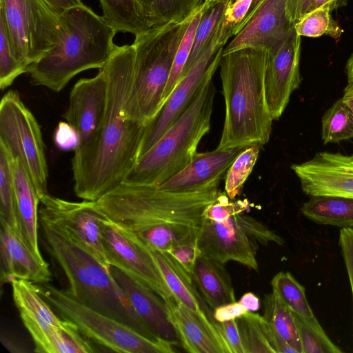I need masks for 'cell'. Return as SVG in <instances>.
I'll use <instances>...</instances> for the list:
<instances>
[{
  "instance_id": "obj_1",
  "label": "cell",
  "mask_w": 353,
  "mask_h": 353,
  "mask_svg": "<svg viewBox=\"0 0 353 353\" xmlns=\"http://www.w3.org/2000/svg\"><path fill=\"white\" fill-rule=\"evenodd\" d=\"M133 44L116 46L103 70L107 80L105 112L95 137L74 150V191L97 201L123 183L139 157L146 125L129 119L125 107L134 66Z\"/></svg>"
},
{
  "instance_id": "obj_2",
  "label": "cell",
  "mask_w": 353,
  "mask_h": 353,
  "mask_svg": "<svg viewBox=\"0 0 353 353\" xmlns=\"http://www.w3.org/2000/svg\"><path fill=\"white\" fill-rule=\"evenodd\" d=\"M219 188L178 192L123 183L96 201L103 217L150 250L196 244L206 208Z\"/></svg>"
},
{
  "instance_id": "obj_3",
  "label": "cell",
  "mask_w": 353,
  "mask_h": 353,
  "mask_svg": "<svg viewBox=\"0 0 353 353\" xmlns=\"http://www.w3.org/2000/svg\"><path fill=\"white\" fill-rule=\"evenodd\" d=\"M266 59L267 50L259 48L223 54L219 65L225 116L216 149L261 148L269 141L273 119L265 94Z\"/></svg>"
},
{
  "instance_id": "obj_4",
  "label": "cell",
  "mask_w": 353,
  "mask_h": 353,
  "mask_svg": "<svg viewBox=\"0 0 353 353\" xmlns=\"http://www.w3.org/2000/svg\"><path fill=\"white\" fill-rule=\"evenodd\" d=\"M62 36L51 50L27 68L31 83L54 92L62 90L79 73L102 69L112 55L117 33L102 16L82 4L60 15Z\"/></svg>"
},
{
  "instance_id": "obj_5",
  "label": "cell",
  "mask_w": 353,
  "mask_h": 353,
  "mask_svg": "<svg viewBox=\"0 0 353 353\" xmlns=\"http://www.w3.org/2000/svg\"><path fill=\"white\" fill-rule=\"evenodd\" d=\"M39 223L48 250L65 273L67 290L76 299L148 338L160 339L137 314L110 270L45 222Z\"/></svg>"
},
{
  "instance_id": "obj_6",
  "label": "cell",
  "mask_w": 353,
  "mask_h": 353,
  "mask_svg": "<svg viewBox=\"0 0 353 353\" xmlns=\"http://www.w3.org/2000/svg\"><path fill=\"white\" fill-rule=\"evenodd\" d=\"M214 95L211 77L170 129L139 158L123 183L160 186L185 168L210 129Z\"/></svg>"
},
{
  "instance_id": "obj_7",
  "label": "cell",
  "mask_w": 353,
  "mask_h": 353,
  "mask_svg": "<svg viewBox=\"0 0 353 353\" xmlns=\"http://www.w3.org/2000/svg\"><path fill=\"white\" fill-rule=\"evenodd\" d=\"M192 14L135 36L133 79L125 107L129 119L147 125L161 108L174 57Z\"/></svg>"
},
{
  "instance_id": "obj_8",
  "label": "cell",
  "mask_w": 353,
  "mask_h": 353,
  "mask_svg": "<svg viewBox=\"0 0 353 353\" xmlns=\"http://www.w3.org/2000/svg\"><path fill=\"white\" fill-rule=\"evenodd\" d=\"M43 299L61 318L74 323L89 339L109 350L126 353H172L170 342L153 340L127 325L102 314L76 299L66 290L37 284Z\"/></svg>"
},
{
  "instance_id": "obj_9",
  "label": "cell",
  "mask_w": 353,
  "mask_h": 353,
  "mask_svg": "<svg viewBox=\"0 0 353 353\" xmlns=\"http://www.w3.org/2000/svg\"><path fill=\"white\" fill-rule=\"evenodd\" d=\"M12 52L26 69L54 47L63 32L60 15L44 0H0Z\"/></svg>"
},
{
  "instance_id": "obj_10",
  "label": "cell",
  "mask_w": 353,
  "mask_h": 353,
  "mask_svg": "<svg viewBox=\"0 0 353 353\" xmlns=\"http://www.w3.org/2000/svg\"><path fill=\"white\" fill-rule=\"evenodd\" d=\"M270 243L283 245L285 241L262 222L239 214L223 222L204 218L196 245L201 254L223 265L235 261L257 271L259 244Z\"/></svg>"
},
{
  "instance_id": "obj_11",
  "label": "cell",
  "mask_w": 353,
  "mask_h": 353,
  "mask_svg": "<svg viewBox=\"0 0 353 353\" xmlns=\"http://www.w3.org/2000/svg\"><path fill=\"white\" fill-rule=\"evenodd\" d=\"M0 143L19 160L40 198L48 194V170L40 125L17 92L9 90L0 103Z\"/></svg>"
},
{
  "instance_id": "obj_12",
  "label": "cell",
  "mask_w": 353,
  "mask_h": 353,
  "mask_svg": "<svg viewBox=\"0 0 353 353\" xmlns=\"http://www.w3.org/2000/svg\"><path fill=\"white\" fill-rule=\"evenodd\" d=\"M233 36L234 28L223 17L192 67L176 83L157 115L147 124L139 158L170 129L188 108L203 83L213 77L220 65L225 46Z\"/></svg>"
},
{
  "instance_id": "obj_13",
  "label": "cell",
  "mask_w": 353,
  "mask_h": 353,
  "mask_svg": "<svg viewBox=\"0 0 353 353\" xmlns=\"http://www.w3.org/2000/svg\"><path fill=\"white\" fill-rule=\"evenodd\" d=\"M39 218L110 270L101 237L104 217L96 201H70L48 193L40 198Z\"/></svg>"
},
{
  "instance_id": "obj_14",
  "label": "cell",
  "mask_w": 353,
  "mask_h": 353,
  "mask_svg": "<svg viewBox=\"0 0 353 353\" xmlns=\"http://www.w3.org/2000/svg\"><path fill=\"white\" fill-rule=\"evenodd\" d=\"M101 237L110 265L150 288L165 301L174 298L150 248L105 218Z\"/></svg>"
},
{
  "instance_id": "obj_15",
  "label": "cell",
  "mask_w": 353,
  "mask_h": 353,
  "mask_svg": "<svg viewBox=\"0 0 353 353\" xmlns=\"http://www.w3.org/2000/svg\"><path fill=\"white\" fill-rule=\"evenodd\" d=\"M301 36L294 27L267 50L264 74L265 99L273 120L279 119L301 83Z\"/></svg>"
},
{
  "instance_id": "obj_16",
  "label": "cell",
  "mask_w": 353,
  "mask_h": 353,
  "mask_svg": "<svg viewBox=\"0 0 353 353\" xmlns=\"http://www.w3.org/2000/svg\"><path fill=\"white\" fill-rule=\"evenodd\" d=\"M303 192L312 196L333 195L353 198V157L319 152L305 162L294 164Z\"/></svg>"
},
{
  "instance_id": "obj_17",
  "label": "cell",
  "mask_w": 353,
  "mask_h": 353,
  "mask_svg": "<svg viewBox=\"0 0 353 353\" xmlns=\"http://www.w3.org/2000/svg\"><path fill=\"white\" fill-rule=\"evenodd\" d=\"M107 98V80L101 69L94 77L79 79L72 88L63 117L78 134V147L86 145L97 134L105 112Z\"/></svg>"
},
{
  "instance_id": "obj_18",
  "label": "cell",
  "mask_w": 353,
  "mask_h": 353,
  "mask_svg": "<svg viewBox=\"0 0 353 353\" xmlns=\"http://www.w3.org/2000/svg\"><path fill=\"white\" fill-rule=\"evenodd\" d=\"M152 254L174 299L190 310L221 348L232 353L213 316L212 310L196 288L191 275L168 252L151 250Z\"/></svg>"
},
{
  "instance_id": "obj_19",
  "label": "cell",
  "mask_w": 353,
  "mask_h": 353,
  "mask_svg": "<svg viewBox=\"0 0 353 353\" xmlns=\"http://www.w3.org/2000/svg\"><path fill=\"white\" fill-rule=\"evenodd\" d=\"M286 0H262L249 20L225 46L223 54L246 48L268 50L294 27L286 15Z\"/></svg>"
},
{
  "instance_id": "obj_20",
  "label": "cell",
  "mask_w": 353,
  "mask_h": 353,
  "mask_svg": "<svg viewBox=\"0 0 353 353\" xmlns=\"http://www.w3.org/2000/svg\"><path fill=\"white\" fill-rule=\"evenodd\" d=\"M243 149H215L196 152L185 168L159 187L164 190L178 192L219 188L221 181Z\"/></svg>"
},
{
  "instance_id": "obj_21",
  "label": "cell",
  "mask_w": 353,
  "mask_h": 353,
  "mask_svg": "<svg viewBox=\"0 0 353 353\" xmlns=\"http://www.w3.org/2000/svg\"><path fill=\"white\" fill-rule=\"evenodd\" d=\"M110 273L123 290L134 310L158 338L176 345L179 336L165 301L154 291L110 265Z\"/></svg>"
},
{
  "instance_id": "obj_22",
  "label": "cell",
  "mask_w": 353,
  "mask_h": 353,
  "mask_svg": "<svg viewBox=\"0 0 353 353\" xmlns=\"http://www.w3.org/2000/svg\"><path fill=\"white\" fill-rule=\"evenodd\" d=\"M0 223L1 283H12L14 279L37 284L50 281L52 274L48 263L37 258L6 222L0 220Z\"/></svg>"
},
{
  "instance_id": "obj_23",
  "label": "cell",
  "mask_w": 353,
  "mask_h": 353,
  "mask_svg": "<svg viewBox=\"0 0 353 353\" xmlns=\"http://www.w3.org/2000/svg\"><path fill=\"white\" fill-rule=\"evenodd\" d=\"M12 159L15 214L19 237L37 258L44 260L38 241L40 196L19 160Z\"/></svg>"
},
{
  "instance_id": "obj_24",
  "label": "cell",
  "mask_w": 353,
  "mask_h": 353,
  "mask_svg": "<svg viewBox=\"0 0 353 353\" xmlns=\"http://www.w3.org/2000/svg\"><path fill=\"white\" fill-rule=\"evenodd\" d=\"M14 303L26 327L70 328L72 322L57 315L39 292L38 285L30 281L14 279L12 283Z\"/></svg>"
},
{
  "instance_id": "obj_25",
  "label": "cell",
  "mask_w": 353,
  "mask_h": 353,
  "mask_svg": "<svg viewBox=\"0 0 353 353\" xmlns=\"http://www.w3.org/2000/svg\"><path fill=\"white\" fill-rule=\"evenodd\" d=\"M190 275L212 310L236 301L232 279L225 265L200 254Z\"/></svg>"
},
{
  "instance_id": "obj_26",
  "label": "cell",
  "mask_w": 353,
  "mask_h": 353,
  "mask_svg": "<svg viewBox=\"0 0 353 353\" xmlns=\"http://www.w3.org/2000/svg\"><path fill=\"white\" fill-rule=\"evenodd\" d=\"M165 302L179 343L185 351L190 353H222L206 329L190 310L174 298Z\"/></svg>"
},
{
  "instance_id": "obj_27",
  "label": "cell",
  "mask_w": 353,
  "mask_h": 353,
  "mask_svg": "<svg viewBox=\"0 0 353 353\" xmlns=\"http://www.w3.org/2000/svg\"><path fill=\"white\" fill-rule=\"evenodd\" d=\"M39 353H92L94 348L90 339L84 336L77 325L70 328L50 327L27 329Z\"/></svg>"
},
{
  "instance_id": "obj_28",
  "label": "cell",
  "mask_w": 353,
  "mask_h": 353,
  "mask_svg": "<svg viewBox=\"0 0 353 353\" xmlns=\"http://www.w3.org/2000/svg\"><path fill=\"white\" fill-rule=\"evenodd\" d=\"M301 211L306 218L319 224L353 228V198L312 196L303 203Z\"/></svg>"
},
{
  "instance_id": "obj_29",
  "label": "cell",
  "mask_w": 353,
  "mask_h": 353,
  "mask_svg": "<svg viewBox=\"0 0 353 353\" xmlns=\"http://www.w3.org/2000/svg\"><path fill=\"white\" fill-rule=\"evenodd\" d=\"M102 17L114 30L134 36L150 29L139 0H99Z\"/></svg>"
},
{
  "instance_id": "obj_30",
  "label": "cell",
  "mask_w": 353,
  "mask_h": 353,
  "mask_svg": "<svg viewBox=\"0 0 353 353\" xmlns=\"http://www.w3.org/2000/svg\"><path fill=\"white\" fill-rule=\"evenodd\" d=\"M263 316L298 353H303L294 312L273 291L265 296Z\"/></svg>"
},
{
  "instance_id": "obj_31",
  "label": "cell",
  "mask_w": 353,
  "mask_h": 353,
  "mask_svg": "<svg viewBox=\"0 0 353 353\" xmlns=\"http://www.w3.org/2000/svg\"><path fill=\"white\" fill-rule=\"evenodd\" d=\"M272 291L295 314L321 326L306 299L305 288L289 272H279L271 281Z\"/></svg>"
},
{
  "instance_id": "obj_32",
  "label": "cell",
  "mask_w": 353,
  "mask_h": 353,
  "mask_svg": "<svg viewBox=\"0 0 353 353\" xmlns=\"http://www.w3.org/2000/svg\"><path fill=\"white\" fill-rule=\"evenodd\" d=\"M321 136L325 144L353 138V115L342 98L323 114Z\"/></svg>"
},
{
  "instance_id": "obj_33",
  "label": "cell",
  "mask_w": 353,
  "mask_h": 353,
  "mask_svg": "<svg viewBox=\"0 0 353 353\" xmlns=\"http://www.w3.org/2000/svg\"><path fill=\"white\" fill-rule=\"evenodd\" d=\"M12 160L8 150L0 143V220L6 222L19 236Z\"/></svg>"
},
{
  "instance_id": "obj_34",
  "label": "cell",
  "mask_w": 353,
  "mask_h": 353,
  "mask_svg": "<svg viewBox=\"0 0 353 353\" xmlns=\"http://www.w3.org/2000/svg\"><path fill=\"white\" fill-rule=\"evenodd\" d=\"M236 320L245 353H275L266 332L263 316L248 311Z\"/></svg>"
},
{
  "instance_id": "obj_35",
  "label": "cell",
  "mask_w": 353,
  "mask_h": 353,
  "mask_svg": "<svg viewBox=\"0 0 353 353\" xmlns=\"http://www.w3.org/2000/svg\"><path fill=\"white\" fill-rule=\"evenodd\" d=\"M211 0H205L192 14V19L176 53L170 78L163 94V103L181 79L183 68L188 59L198 25Z\"/></svg>"
},
{
  "instance_id": "obj_36",
  "label": "cell",
  "mask_w": 353,
  "mask_h": 353,
  "mask_svg": "<svg viewBox=\"0 0 353 353\" xmlns=\"http://www.w3.org/2000/svg\"><path fill=\"white\" fill-rule=\"evenodd\" d=\"M228 3H214L203 14L195 32L192 47L181 79L188 72L217 29Z\"/></svg>"
},
{
  "instance_id": "obj_37",
  "label": "cell",
  "mask_w": 353,
  "mask_h": 353,
  "mask_svg": "<svg viewBox=\"0 0 353 353\" xmlns=\"http://www.w3.org/2000/svg\"><path fill=\"white\" fill-rule=\"evenodd\" d=\"M331 10L326 6L319 7L307 14L294 25V29L299 36L312 38L327 35L338 40L343 30L332 18Z\"/></svg>"
},
{
  "instance_id": "obj_38",
  "label": "cell",
  "mask_w": 353,
  "mask_h": 353,
  "mask_svg": "<svg viewBox=\"0 0 353 353\" xmlns=\"http://www.w3.org/2000/svg\"><path fill=\"white\" fill-rule=\"evenodd\" d=\"M260 147L250 146L243 149L235 159L225 175V190L234 200L252 172L259 154Z\"/></svg>"
},
{
  "instance_id": "obj_39",
  "label": "cell",
  "mask_w": 353,
  "mask_h": 353,
  "mask_svg": "<svg viewBox=\"0 0 353 353\" xmlns=\"http://www.w3.org/2000/svg\"><path fill=\"white\" fill-rule=\"evenodd\" d=\"M303 353H341L343 351L329 339L321 326L308 323L294 313Z\"/></svg>"
},
{
  "instance_id": "obj_40",
  "label": "cell",
  "mask_w": 353,
  "mask_h": 353,
  "mask_svg": "<svg viewBox=\"0 0 353 353\" xmlns=\"http://www.w3.org/2000/svg\"><path fill=\"white\" fill-rule=\"evenodd\" d=\"M27 72L14 57L10 45L7 29L0 17V88L5 90L21 74Z\"/></svg>"
},
{
  "instance_id": "obj_41",
  "label": "cell",
  "mask_w": 353,
  "mask_h": 353,
  "mask_svg": "<svg viewBox=\"0 0 353 353\" xmlns=\"http://www.w3.org/2000/svg\"><path fill=\"white\" fill-rule=\"evenodd\" d=\"M249 206L247 199L232 201L225 192H221L216 199L206 208L204 218L223 222L232 216L242 214Z\"/></svg>"
},
{
  "instance_id": "obj_42",
  "label": "cell",
  "mask_w": 353,
  "mask_h": 353,
  "mask_svg": "<svg viewBox=\"0 0 353 353\" xmlns=\"http://www.w3.org/2000/svg\"><path fill=\"white\" fill-rule=\"evenodd\" d=\"M205 0H161V16L165 23L188 18Z\"/></svg>"
},
{
  "instance_id": "obj_43",
  "label": "cell",
  "mask_w": 353,
  "mask_h": 353,
  "mask_svg": "<svg viewBox=\"0 0 353 353\" xmlns=\"http://www.w3.org/2000/svg\"><path fill=\"white\" fill-rule=\"evenodd\" d=\"M339 244L350 280L353 299V228H341Z\"/></svg>"
},
{
  "instance_id": "obj_44",
  "label": "cell",
  "mask_w": 353,
  "mask_h": 353,
  "mask_svg": "<svg viewBox=\"0 0 353 353\" xmlns=\"http://www.w3.org/2000/svg\"><path fill=\"white\" fill-rule=\"evenodd\" d=\"M190 274L200 254L196 244H181L168 252Z\"/></svg>"
},
{
  "instance_id": "obj_45",
  "label": "cell",
  "mask_w": 353,
  "mask_h": 353,
  "mask_svg": "<svg viewBox=\"0 0 353 353\" xmlns=\"http://www.w3.org/2000/svg\"><path fill=\"white\" fill-rule=\"evenodd\" d=\"M54 140L56 145L63 150H74L79 144L77 132L66 121H61L58 124L54 132Z\"/></svg>"
},
{
  "instance_id": "obj_46",
  "label": "cell",
  "mask_w": 353,
  "mask_h": 353,
  "mask_svg": "<svg viewBox=\"0 0 353 353\" xmlns=\"http://www.w3.org/2000/svg\"><path fill=\"white\" fill-rule=\"evenodd\" d=\"M253 0H236L227 6L224 19L234 28V36L239 32V26L248 12Z\"/></svg>"
},
{
  "instance_id": "obj_47",
  "label": "cell",
  "mask_w": 353,
  "mask_h": 353,
  "mask_svg": "<svg viewBox=\"0 0 353 353\" xmlns=\"http://www.w3.org/2000/svg\"><path fill=\"white\" fill-rule=\"evenodd\" d=\"M219 326L232 353H245L236 320L219 322Z\"/></svg>"
},
{
  "instance_id": "obj_48",
  "label": "cell",
  "mask_w": 353,
  "mask_h": 353,
  "mask_svg": "<svg viewBox=\"0 0 353 353\" xmlns=\"http://www.w3.org/2000/svg\"><path fill=\"white\" fill-rule=\"evenodd\" d=\"M248 312V310L239 301L216 307L213 310V316L216 321L223 322L236 319Z\"/></svg>"
},
{
  "instance_id": "obj_49",
  "label": "cell",
  "mask_w": 353,
  "mask_h": 353,
  "mask_svg": "<svg viewBox=\"0 0 353 353\" xmlns=\"http://www.w3.org/2000/svg\"><path fill=\"white\" fill-rule=\"evenodd\" d=\"M311 2L312 0H286V15L292 26L307 14Z\"/></svg>"
},
{
  "instance_id": "obj_50",
  "label": "cell",
  "mask_w": 353,
  "mask_h": 353,
  "mask_svg": "<svg viewBox=\"0 0 353 353\" xmlns=\"http://www.w3.org/2000/svg\"><path fill=\"white\" fill-rule=\"evenodd\" d=\"M150 26L164 23L161 16V0H139Z\"/></svg>"
},
{
  "instance_id": "obj_51",
  "label": "cell",
  "mask_w": 353,
  "mask_h": 353,
  "mask_svg": "<svg viewBox=\"0 0 353 353\" xmlns=\"http://www.w3.org/2000/svg\"><path fill=\"white\" fill-rule=\"evenodd\" d=\"M51 9L57 14L61 15L70 8L81 6V0H44Z\"/></svg>"
},
{
  "instance_id": "obj_52",
  "label": "cell",
  "mask_w": 353,
  "mask_h": 353,
  "mask_svg": "<svg viewBox=\"0 0 353 353\" xmlns=\"http://www.w3.org/2000/svg\"><path fill=\"white\" fill-rule=\"evenodd\" d=\"M347 0H312L308 12H310L322 6H326L330 8L331 11L343 7L347 4Z\"/></svg>"
},
{
  "instance_id": "obj_53",
  "label": "cell",
  "mask_w": 353,
  "mask_h": 353,
  "mask_svg": "<svg viewBox=\"0 0 353 353\" xmlns=\"http://www.w3.org/2000/svg\"><path fill=\"white\" fill-rule=\"evenodd\" d=\"M243 306L250 312H256L260 308L259 299L252 292L244 294L239 300Z\"/></svg>"
},
{
  "instance_id": "obj_54",
  "label": "cell",
  "mask_w": 353,
  "mask_h": 353,
  "mask_svg": "<svg viewBox=\"0 0 353 353\" xmlns=\"http://www.w3.org/2000/svg\"><path fill=\"white\" fill-rule=\"evenodd\" d=\"M345 72L347 77V84L346 87L353 88V53L347 61Z\"/></svg>"
},
{
  "instance_id": "obj_55",
  "label": "cell",
  "mask_w": 353,
  "mask_h": 353,
  "mask_svg": "<svg viewBox=\"0 0 353 353\" xmlns=\"http://www.w3.org/2000/svg\"><path fill=\"white\" fill-rule=\"evenodd\" d=\"M342 99L349 106L353 115V88L345 87Z\"/></svg>"
},
{
  "instance_id": "obj_56",
  "label": "cell",
  "mask_w": 353,
  "mask_h": 353,
  "mask_svg": "<svg viewBox=\"0 0 353 353\" xmlns=\"http://www.w3.org/2000/svg\"><path fill=\"white\" fill-rule=\"evenodd\" d=\"M214 3H217L220 2L223 3H228L229 5L232 4L236 0H211Z\"/></svg>"
},
{
  "instance_id": "obj_57",
  "label": "cell",
  "mask_w": 353,
  "mask_h": 353,
  "mask_svg": "<svg viewBox=\"0 0 353 353\" xmlns=\"http://www.w3.org/2000/svg\"><path fill=\"white\" fill-rule=\"evenodd\" d=\"M352 156L353 157V154Z\"/></svg>"
}]
</instances>
